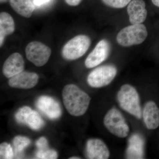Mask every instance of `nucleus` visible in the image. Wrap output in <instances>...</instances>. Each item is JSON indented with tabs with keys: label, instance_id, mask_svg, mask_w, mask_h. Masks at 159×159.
<instances>
[{
	"label": "nucleus",
	"instance_id": "f257e3e1",
	"mask_svg": "<svg viewBox=\"0 0 159 159\" xmlns=\"http://www.w3.org/2000/svg\"><path fill=\"white\" fill-rule=\"evenodd\" d=\"M63 102L71 116H80L88 109L91 102L89 96L74 84L66 85L62 92Z\"/></svg>",
	"mask_w": 159,
	"mask_h": 159
},
{
	"label": "nucleus",
	"instance_id": "f03ea898",
	"mask_svg": "<svg viewBox=\"0 0 159 159\" xmlns=\"http://www.w3.org/2000/svg\"><path fill=\"white\" fill-rule=\"evenodd\" d=\"M117 99L120 107L128 114L140 119L142 118V109L139 92L131 84L122 85L117 94Z\"/></svg>",
	"mask_w": 159,
	"mask_h": 159
},
{
	"label": "nucleus",
	"instance_id": "7ed1b4c3",
	"mask_svg": "<svg viewBox=\"0 0 159 159\" xmlns=\"http://www.w3.org/2000/svg\"><path fill=\"white\" fill-rule=\"evenodd\" d=\"M147 28L143 24L126 26L119 31L116 36L118 44L123 47L138 45L144 42L148 37Z\"/></svg>",
	"mask_w": 159,
	"mask_h": 159
},
{
	"label": "nucleus",
	"instance_id": "20e7f679",
	"mask_svg": "<svg viewBox=\"0 0 159 159\" xmlns=\"http://www.w3.org/2000/svg\"><path fill=\"white\" fill-rule=\"evenodd\" d=\"M105 128L112 134L121 139L128 136L130 129L125 117L116 107L110 109L103 120Z\"/></svg>",
	"mask_w": 159,
	"mask_h": 159
},
{
	"label": "nucleus",
	"instance_id": "39448f33",
	"mask_svg": "<svg viewBox=\"0 0 159 159\" xmlns=\"http://www.w3.org/2000/svg\"><path fill=\"white\" fill-rule=\"evenodd\" d=\"M91 44V39L88 35H77L66 43L63 47L61 55L67 60L78 59L86 53Z\"/></svg>",
	"mask_w": 159,
	"mask_h": 159
},
{
	"label": "nucleus",
	"instance_id": "423d86ee",
	"mask_svg": "<svg viewBox=\"0 0 159 159\" xmlns=\"http://www.w3.org/2000/svg\"><path fill=\"white\" fill-rule=\"evenodd\" d=\"M117 68L112 65L98 67L91 72L87 78L89 85L94 88H100L110 84L116 78Z\"/></svg>",
	"mask_w": 159,
	"mask_h": 159
},
{
	"label": "nucleus",
	"instance_id": "0eeeda50",
	"mask_svg": "<svg viewBox=\"0 0 159 159\" xmlns=\"http://www.w3.org/2000/svg\"><path fill=\"white\" fill-rule=\"evenodd\" d=\"M27 59L35 66H43L48 62L51 57V50L48 46L39 41L28 44L25 49Z\"/></svg>",
	"mask_w": 159,
	"mask_h": 159
},
{
	"label": "nucleus",
	"instance_id": "6e6552de",
	"mask_svg": "<svg viewBox=\"0 0 159 159\" xmlns=\"http://www.w3.org/2000/svg\"><path fill=\"white\" fill-rule=\"evenodd\" d=\"M111 49L110 43L107 40L99 41L86 58L84 62L86 67L93 68L101 64L108 58Z\"/></svg>",
	"mask_w": 159,
	"mask_h": 159
},
{
	"label": "nucleus",
	"instance_id": "1a4fd4ad",
	"mask_svg": "<svg viewBox=\"0 0 159 159\" xmlns=\"http://www.w3.org/2000/svg\"><path fill=\"white\" fill-rule=\"evenodd\" d=\"M15 119L18 123L26 124L33 130H39L44 125L39 113L28 106L20 108L15 114Z\"/></svg>",
	"mask_w": 159,
	"mask_h": 159
},
{
	"label": "nucleus",
	"instance_id": "9d476101",
	"mask_svg": "<svg viewBox=\"0 0 159 159\" xmlns=\"http://www.w3.org/2000/svg\"><path fill=\"white\" fill-rule=\"evenodd\" d=\"M36 106L39 111L51 119H58L62 113L59 102L49 96L40 97L36 101Z\"/></svg>",
	"mask_w": 159,
	"mask_h": 159
},
{
	"label": "nucleus",
	"instance_id": "9b49d317",
	"mask_svg": "<svg viewBox=\"0 0 159 159\" xmlns=\"http://www.w3.org/2000/svg\"><path fill=\"white\" fill-rule=\"evenodd\" d=\"M38 75L34 72L22 71L9 80V86L13 88L30 89L34 88L39 81Z\"/></svg>",
	"mask_w": 159,
	"mask_h": 159
},
{
	"label": "nucleus",
	"instance_id": "f8f14e48",
	"mask_svg": "<svg viewBox=\"0 0 159 159\" xmlns=\"http://www.w3.org/2000/svg\"><path fill=\"white\" fill-rule=\"evenodd\" d=\"M87 156L91 159H107L110 156V152L105 142L99 139L88 140L86 145Z\"/></svg>",
	"mask_w": 159,
	"mask_h": 159
},
{
	"label": "nucleus",
	"instance_id": "ddd939ff",
	"mask_svg": "<svg viewBox=\"0 0 159 159\" xmlns=\"http://www.w3.org/2000/svg\"><path fill=\"white\" fill-rule=\"evenodd\" d=\"M126 7L129 20L131 25L142 24L145 21L148 11L144 0H131Z\"/></svg>",
	"mask_w": 159,
	"mask_h": 159
},
{
	"label": "nucleus",
	"instance_id": "4468645a",
	"mask_svg": "<svg viewBox=\"0 0 159 159\" xmlns=\"http://www.w3.org/2000/svg\"><path fill=\"white\" fill-rule=\"evenodd\" d=\"M142 118L146 128L150 130L159 126V108L156 103L149 100L145 103L142 109Z\"/></svg>",
	"mask_w": 159,
	"mask_h": 159
},
{
	"label": "nucleus",
	"instance_id": "2eb2a0df",
	"mask_svg": "<svg viewBox=\"0 0 159 159\" xmlns=\"http://www.w3.org/2000/svg\"><path fill=\"white\" fill-rule=\"evenodd\" d=\"M25 61L20 53H14L10 55L4 62L3 74L8 78L17 75L24 70Z\"/></svg>",
	"mask_w": 159,
	"mask_h": 159
},
{
	"label": "nucleus",
	"instance_id": "dca6fc26",
	"mask_svg": "<svg viewBox=\"0 0 159 159\" xmlns=\"http://www.w3.org/2000/svg\"><path fill=\"white\" fill-rule=\"evenodd\" d=\"M15 30V25L13 18L7 12H1L0 14V46L4 44L5 38L10 35Z\"/></svg>",
	"mask_w": 159,
	"mask_h": 159
},
{
	"label": "nucleus",
	"instance_id": "f3484780",
	"mask_svg": "<svg viewBox=\"0 0 159 159\" xmlns=\"http://www.w3.org/2000/svg\"><path fill=\"white\" fill-rule=\"evenodd\" d=\"M12 9L23 17L30 18L34 10V5L31 0H9Z\"/></svg>",
	"mask_w": 159,
	"mask_h": 159
},
{
	"label": "nucleus",
	"instance_id": "a211bd4d",
	"mask_svg": "<svg viewBox=\"0 0 159 159\" xmlns=\"http://www.w3.org/2000/svg\"><path fill=\"white\" fill-rule=\"evenodd\" d=\"M31 143V140L27 137L17 136L15 137L13 140L15 151L17 152H21L25 148L28 147Z\"/></svg>",
	"mask_w": 159,
	"mask_h": 159
},
{
	"label": "nucleus",
	"instance_id": "6ab92c4d",
	"mask_svg": "<svg viewBox=\"0 0 159 159\" xmlns=\"http://www.w3.org/2000/svg\"><path fill=\"white\" fill-rule=\"evenodd\" d=\"M105 6L113 9H121L127 6L131 0H101Z\"/></svg>",
	"mask_w": 159,
	"mask_h": 159
},
{
	"label": "nucleus",
	"instance_id": "aec40b11",
	"mask_svg": "<svg viewBox=\"0 0 159 159\" xmlns=\"http://www.w3.org/2000/svg\"><path fill=\"white\" fill-rule=\"evenodd\" d=\"M13 149L11 145L7 142H3L0 145V158H13Z\"/></svg>",
	"mask_w": 159,
	"mask_h": 159
},
{
	"label": "nucleus",
	"instance_id": "412c9836",
	"mask_svg": "<svg viewBox=\"0 0 159 159\" xmlns=\"http://www.w3.org/2000/svg\"><path fill=\"white\" fill-rule=\"evenodd\" d=\"M36 157L38 159H55L57 158L58 155L56 151L47 148L43 150H38Z\"/></svg>",
	"mask_w": 159,
	"mask_h": 159
},
{
	"label": "nucleus",
	"instance_id": "4be33fe9",
	"mask_svg": "<svg viewBox=\"0 0 159 159\" xmlns=\"http://www.w3.org/2000/svg\"><path fill=\"white\" fill-rule=\"evenodd\" d=\"M36 145L38 150H43L48 148V140L44 137H41L36 141Z\"/></svg>",
	"mask_w": 159,
	"mask_h": 159
},
{
	"label": "nucleus",
	"instance_id": "5701e85b",
	"mask_svg": "<svg viewBox=\"0 0 159 159\" xmlns=\"http://www.w3.org/2000/svg\"><path fill=\"white\" fill-rule=\"evenodd\" d=\"M83 0H65L66 3L69 6H77L79 5Z\"/></svg>",
	"mask_w": 159,
	"mask_h": 159
},
{
	"label": "nucleus",
	"instance_id": "b1692460",
	"mask_svg": "<svg viewBox=\"0 0 159 159\" xmlns=\"http://www.w3.org/2000/svg\"><path fill=\"white\" fill-rule=\"evenodd\" d=\"M50 0H34L33 3L34 5L38 6H41L48 3Z\"/></svg>",
	"mask_w": 159,
	"mask_h": 159
},
{
	"label": "nucleus",
	"instance_id": "393cba45",
	"mask_svg": "<svg viewBox=\"0 0 159 159\" xmlns=\"http://www.w3.org/2000/svg\"><path fill=\"white\" fill-rule=\"evenodd\" d=\"M151 1L154 6L159 8V0H151Z\"/></svg>",
	"mask_w": 159,
	"mask_h": 159
},
{
	"label": "nucleus",
	"instance_id": "a878e982",
	"mask_svg": "<svg viewBox=\"0 0 159 159\" xmlns=\"http://www.w3.org/2000/svg\"><path fill=\"white\" fill-rule=\"evenodd\" d=\"M70 159H81V158L80 157H71L70 158Z\"/></svg>",
	"mask_w": 159,
	"mask_h": 159
},
{
	"label": "nucleus",
	"instance_id": "bb28decb",
	"mask_svg": "<svg viewBox=\"0 0 159 159\" xmlns=\"http://www.w3.org/2000/svg\"><path fill=\"white\" fill-rule=\"evenodd\" d=\"M8 1V0H0V2H1V3H3L6 2Z\"/></svg>",
	"mask_w": 159,
	"mask_h": 159
}]
</instances>
